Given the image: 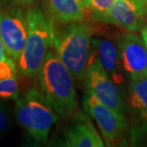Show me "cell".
I'll return each mask as SVG.
<instances>
[{
  "mask_svg": "<svg viewBox=\"0 0 147 147\" xmlns=\"http://www.w3.org/2000/svg\"><path fill=\"white\" fill-rule=\"evenodd\" d=\"M92 28L83 21H53V46L61 61L78 80L85 78L90 60Z\"/></svg>",
  "mask_w": 147,
  "mask_h": 147,
  "instance_id": "1",
  "label": "cell"
},
{
  "mask_svg": "<svg viewBox=\"0 0 147 147\" xmlns=\"http://www.w3.org/2000/svg\"><path fill=\"white\" fill-rule=\"evenodd\" d=\"M40 91L58 117L68 118L78 107L74 76L57 53L49 51L38 73Z\"/></svg>",
  "mask_w": 147,
  "mask_h": 147,
  "instance_id": "2",
  "label": "cell"
},
{
  "mask_svg": "<svg viewBox=\"0 0 147 147\" xmlns=\"http://www.w3.org/2000/svg\"><path fill=\"white\" fill-rule=\"evenodd\" d=\"M27 38L17 66L22 75L33 79L38 74L53 45V21L38 7L26 11Z\"/></svg>",
  "mask_w": 147,
  "mask_h": 147,
  "instance_id": "3",
  "label": "cell"
},
{
  "mask_svg": "<svg viewBox=\"0 0 147 147\" xmlns=\"http://www.w3.org/2000/svg\"><path fill=\"white\" fill-rule=\"evenodd\" d=\"M15 114L18 123L38 143L47 142L58 117L42 92L36 88L28 89L17 97Z\"/></svg>",
  "mask_w": 147,
  "mask_h": 147,
  "instance_id": "4",
  "label": "cell"
},
{
  "mask_svg": "<svg viewBox=\"0 0 147 147\" xmlns=\"http://www.w3.org/2000/svg\"><path fill=\"white\" fill-rule=\"evenodd\" d=\"M85 79L88 91L103 104L125 115L124 101L120 88L106 72L97 57L94 56L89 60Z\"/></svg>",
  "mask_w": 147,
  "mask_h": 147,
  "instance_id": "5",
  "label": "cell"
},
{
  "mask_svg": "<svg viewBox=\"0 0 147 147\" xmlns=\"http://www.w3.org/2000/svg\"><path fill=\"white\" fill-rule=\"evenodd\" d=\"M83 105L97 123L105 144L111 146L119 143L126 130L125 115L103 104L89 91L84 96Z\"/></svg>",
  "mask_w": 147,
  "mask_h": 147,
  "instance_id": "6",
  "label": "cell"
},
{
  "mask_svg": "<svg viewBox=\"0 0 147 147\" xmlns=\"http://www.w3.org/2000/svg\"><path fill=\"white\" fill-rule=\"evenodd\" d=\"M26 15L19 7L0 11V38L4 43L7 55L17 61L24 49L27 38Z\"/></svg>",
  "mask_w": 147,
  "mask_h": 147,
  "instance_id": "7",
  "label": "cell"
},
{
  "mask_svg": "<svg viewBox=\"0 0 147 147\" xmlns=\"http://www.w3.org/2000/svg\"><path fill=\"white\" fill-rule=\"evenodd\" d=\"M119 49L123 68L131 79L147 76V47L142 38L123 33L119 38Z\"/></svg>",
  "mask_w": 147,
  "mask_h": 147,
  "instance_id": "8",
  "label": "cell"
},
{
  "mask_svg": "<svg viewBox=\"0 0 147 147\" xmlns=\"http://www.w3.org/2000/svg\"><path fill=\"white\" fill-rule=\"evenodd\" d=\"M145 17L142 6L131 0H115L109 11L98 21L122 27L127 31H137Z\"/></svg>",
  "mask_w": 147,
  "mask_h": 147,
  "instance_id": "9",
  "label": "cell"
},
{
  "mask_svg": "<svg viewBox=\"0 0 147 147\" xmlns=\"http://www.w3.org/2000/svg\"><path fill=\"white\" fill-rule=\"evenodd\" d=\"M65 145L69 147H103L105 142L89 118L79 113L64 132Z\"/></svg>",
  "mask_w": 147,
  "mask_h": 147,
  "instance_id": "10",
  "label": "cell"
},
{
  "mask_svg": "<svg viewBox=\"0 0 147 147\" xmlns=\"http://www.w3.org/2000/svg\"><path fill=\"white\" fill-rule=\"evenodd\" d=\"M47 15L55 22L83 21L90 7L84 0H46Z\"/></svg>",
  "mask_w": 147,
  "mask_h": 147,
  "instance_id": "11",
  "label": "cell"
},
{
  "mask_svg": "<svg viewBox=\"0 0 147 147\" xmlns=\"http://www.w3.org/2000/svg\"><path fill=\"white\" fill-rule=\"evenodd\" d=\"M92 46L97 53V57L106 72L109 74L111 79L118 85L123 83V78L120 73L121 57L119 47L110 40L92 38Z\"/></svg>",
  "mask_w": 147,
  "mask_h": 147,
  "instance_id": "12",
  "label": "cell"
},
{
  "mask_svg": "<svg viewBox=\"0 0 147 147\" xmlns=\"http://www.w3.org/2000/svg\"><path fill=\"white\" fill-rule=\"evenodd\" d=\"M15 61L10 57L0 61V98L16 100L19 96V83Z\"/></svg>",
  "mask_w": 147,
  "mask_h": 147,
  "instance_id": "13",
  "label": "cell"
},
{
  "mask_svg": "<svg viewBox=\"0 0 147 147\" xmlns=\"http://www.w3.org/2000/svg\"><path fill=\"white\" fill-rule=\"evenodd\" d=\"M128 100L134 110L147 119V76L131 79L128 84Z\"/></svg>",
  "mask_w": 147,
  "mask_h": 147,
  "instance_id": "14",
  "label": "cell"
},
{
  "mask_svg": "<svg viewBox=\"0 0 147 147\" xmlns=\"http://www.w3.org/2000/svg\"><path fill=\"white\" fill-rule=\"evenodd\" d=\"M115 0H90L89 7L94 12V18L98 20L105 15Z\"/></svg>",
  "mask_w": 147,
  "mask_h": 147,
  "instance_id": "15",
  "label": "cell"
},
{
  "mask_svg": "<svg viewBox=\"0 0 147 147\" xmlns=\"http://www.w3.org/2000/svg\"><path fill=\"white\" fill-rule=\"evenodd\" d=\"M11 126L9 111L5 105L0 102V137L4 135Z\"/></svg>",
  "mask_w": 147,
  "mask_h": 147,
  "instance_id": "16",
  "label": "cell"
},
{
  "mask_svg": "<svg viewBox=\"0 0 147 147\" xmlns=\"http://www.w3.org/2000/svg\"><path fill=\"white\" fill-rule=\"evenodd\" d=\"M16 6H29L34 3L36 0H11Z\"/></svg>",
  "mask_w": 147,
  "mask_h": 147,
  "instance_id": "17",
  "label": "cell"
},
{
  "mask_svg": "<svg viewBox=\"0 0 147 147\" xmlns=\"http://www.w3.org/2000/svg\"><path fill=\"white\" fill-rule=\"evenodd\" d=\"M7 50H6V47L4 46V43L3 42L2 38H0V61L2 60H4L7 57H9L8 55H7Z\"/></svg>",
  "mask_w": 147,
  "mask_h": 147,
  "instance_id": "18",
  "label": "cell"
},
{
  "mask_svg": "<svg viewBox=\"0 0 147 147\" xmlns=\"http://www.w3.org/2000/svg\"><path fill=\"white\" fill-rule=\"evenodd\" d=\"M141 35H142V39H143V41H144V42H145V44H146V46L147 47V26H144L142 29V30H141Z\"/></svg>",
  "mask_w": 147,
  "mask_h": 147,
  "instance_id": "19",
  "label": "cell"
},
{
  "mask_svg": "<svg viewBox=\"0 0 147 147\" xmlns=\"http://www.w3.org/2000/svg\"><path fill=\"white\" fill-rule=\"evenodd\" d=\"M141 2L145 8V12H146V9L147 8V0H141Z\"/></svg>",
  "mask_w": 147,
  "mask_h": 147,
  "instance_id": "20",
  "label": "cell"
},
{
  "mask_svg": "<svg viewBox=\"0 0 147 147\" xmlns=\"http://www.w3.org/2000/svg\"><path fill=\"white\" fill-rule=\"evenodd\" d=\"M131 1H133V2H135V3H138L139 5H141L143 7V5H142V2H141V0H131ZM145 9V8H144Z\"/></svg>",
  "mask_w": 147,
  "mask_h": 147,
  "instance_id": "21",
  "label": "cell"
},
{
  "mask_svg": "<svg viewBox=\"0 0 147 147\" xmlns=\"http://www.w3.org/2000/svg\"><path fill=\"white\" fill-rule=\"evenodd\" d=\"M84 2L86 3V4H87V5H88V7H89V2H90V0H84Z\"/></svg>",
  "mask_w": 147,
  "mask_h": 147,
  "instance_id": "22",
  "label": "cell"
},
{
  "mask_svg": "<svg viewBox=\"0 0 147 147\" xmlns=\"http://www.w3.org/2000/svg\"><path fill=\"white\" fill-rule=\"evenodd\" d=\"M145 16H146V18H147V8L146 9V12H145Z\"/></svg>",
  "mask_w": 147,
  "mask_h": 147,
  "instance_id": "23",
  "label": "cell"
}]
</instances>
